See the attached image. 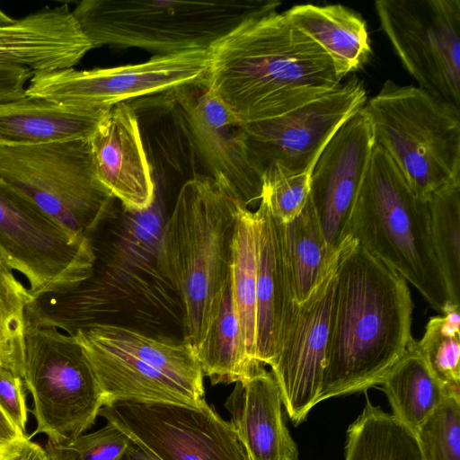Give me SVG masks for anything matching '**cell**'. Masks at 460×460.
Here are the masks:
<instances>
[{"instance_id": "obj_1", "label": "cell", "mask_w": 460, "mask_h": 460, "mask_svg": "<svg viewBox=\"0 0 460 460\" xmlns=\"http://www.w3.org/2000/svg\"><path fill=\"white\" fill-rule=\"evenodd\" d=\"M412 310L406 280L348 236L336 267L319 402L379 385L414 341Z\"/></svg>"}, {"instance_id": "obj_2", "label": "cell", "mask_w": 460, "mask_h": 460, "mask_svg": "<svg viewBox=\"0 0 460 460\" xmlns=\"http://www.w3.org/2000/svg\"><path fill=\"white\" fill-rule=\"evenodd\" d=\"M206 88L252 124L288 113L341 84L331 57L285 12L244 20L208 49Z\"/></svg>"}, {"instance_id": "obj_3", "label": "cell", "mask_w": 460, "mask_h": 460, "mask_svg": "<svg viewBox=\"0 0 460 460\" xmlns=\"http://www.w3.org/2000/svg\"><path fill=\"white\" fill-rule=\"evenodd\" d=\"M242 206L212 177L195 174L180 189L162 232V270L181 300L183 341L194 352L217 314L229 283Z\"/></svg>"}, {"instance_id": "obj_4", "label": "cell", "mask_w": 460, "mask_h": 460, "mask_svg": "<svg viewBox=\"0 0 460 460\" xmlns=\"http://www.w3.org/2000/svg\"><path fill=\"white\" fill-rule=\"evenodd\" d=\"M349 235L410 282L435 310L442 314L456 304L434 250L428 201L411 190L389 155L376 145Z\"/></svg>"}, {"instance_id": "obj_5", "label": "cell", "mask_w": 460, "mask_h": 460, "mask_svg": "<svg viewBox=\"0 0 460 460\" xmlns=\"http://www.w3.org/2000/svg\"><path fill=\"white\" fill-rule=\"evenodd\" d=\"M277 0H84L72 13L93 49L139 48L154 56L208 50L244 20L277 11Z\"/></svg>"}, {"instance_id": "obj_6", "label": "cell", "mask_w": 460, "mask_h": 460, "mask_svg": "<svg viewBox=\"0 0 460 460\" xmlns=\"http://www.w3.org/2000/svg\"><path fill=\"white\" fill-rule=\"evenodd\" d=\"M375 145L428 200L460 181V109L421 88L386 80L364 106Z\"/></svg>"}, {"instance_id": "obj_7", "label": "cell", "mask_w": 460, "mask_h": 460, "mask_svg": "<svg viewBox=\"0 0 460 460\" xmlns=\"http://www.w3.org/2000/svg\"><path fill=\"white\" fill-rule=\"evenodd\" d=\"M106 402L135 399L199 404L191 391L200 367L186 342L149 336L108 323L75 332Z\"/></svg>"}, {"instance_id": "obj_8", "label": "cell", "mask_w": 460, "mask_h": 460, "mask_svg": "<svg viewBox=\"0 0 460 460\" xmlns=\"http://www.w3.org/2000/svg\"><path fill=\"white\" fill-rule=\"evenodd\" d=\"M0 179L77 236L91 238L113 214L115 198L94 173L88 140L0 145Z\"/></svg>"}, {"instance_id": "obj_9", "label": "cell", "mask_w": 460, "mask_h": 460, "mask_svg": "<svg viewBox=\"0 0 460 460\" xmlns=\"http://www.w3.org/2000/svg\"><path fill=\"white\" fill-rule=\"evenodd\" d=\"M22 379L31 413L47 442L59 444L91 429L106 402L76 338L55 327L25 325Z\"/></svg>"}, {"instance_id": "obj_10", "label": "cell", "mask_w": 460, "mask_h": 460, "mask_svg": "<svg viewBox=\"0 0 460 460\" xmlns=\"http://www.w3.org/2000/svg\"><path fill=\"white\" fill-rule=\"evenodd\" d=\"M0 252L33 298L75 288L93 275L96 260L91 238L69 232L2 179Z\"/></svg>"}, {"instance_id": "obj_11", "label": "cell", "mask_w": 460, "mask_h": 460, "mask_svg": "<svg viewBox=\"0 0 460 460\" xmlns=\"http://www.w3.org/2000/svg\"><path fill=\"white\" fill-rule=\"evenodd\" d=\"M98 416L158 460H248L231 422L205 399L198 405L112 399Z\"/></svg>"}, {"instance_id": "obj_12", "label": "cell", "mask_w": 460, "mask_h": 460, "mask_svg": "<svg viewBox=\"0 0 460 460\" xmlns=\"http://www.w3.org/2000/svg\"><path fill=\"white\" fill-rule=\"evenodd\" d=\"M208 67V50H191L153 56L133 65L40 72L30 79L26 95L66 106L106 109L145 95L206 85Z\"/></svg>"}, {"instance_id": "obj_13", "label": "cell", "mask_w": 460, "mask_h": 460, "mask_svg": "<svg viewBox=\"0 0 460 460\" xmlns=\"http://www.w3.org/2000/svg\"><path fill=\"white\" fill-rule=\"evenodd\" d=\"M375 9L418 87L460 109V0H378Z\"/></svg>"}, {"instance_id": "obj_14", "label": "cell", "mask_w": 460, "mask_h": 460, "mask_svg": "<svg viewBox=\"0 0 460 460\" xmlns=\"http://www.w3.org/2000/svg\"><path fill=\"white\" fill-rule=\"evenodd\" d=\"M165 93L166 107L204 161L209 176L244 207L259 204L264 166L250 146L237 115L205 85Z\"/></svg>"}, {"instance_id": "obj_15", "label": "cell", "mask_w": 460, "mask_h": 460, "mask_svg": "<svg viewBox=\"0 0 460 460\" xmlns=\"http://www.w3.org/2000/svg\"><path fill=\"white\" fill-rule=\"evenodd\" d=\"M340 249L310 295L295 305L270 365L282 405L295 425L303 422L319 403Z\"/></svg>"}, {"instance_id": "obj_16", "label": "cell", "mask_w": 460, "mask_h": 460, "mask_svg": "<svg viewBox=\"0 0 460 460\" xmlns=\"http://www.w3.org/2000/svg\"><path fill=\"white\" fill-rule=\"evenodd\" d=\"M366 103L365 85L354 75L288 113L244 124V132L264 169L278 163L295 171L309 170L335 132Z\"/></svg>"}, {"instance_id": "obj_17", "label": "cell", "mask_w": 460, "mask_h": 460, "mask_svg": "<svg viewBox=\"0 0 460 460\" xmlns=\"http://www.w3.org/2000/svg\"><path fill=\"white\" fill-rule=\"evenodd\" d=\"M374 146L363 107L335 132L312 169L309 200L332 252L349 236L352 211Z\"/></svg>"}, {"instance_id": "obj_18", "label": "cell", "mask_w": 460, "mask_h": 460, "mask_svg": "<svg viewBox=\"0 0 460 460\" xmlns=\"http://www.w3.org/2000/svg\"><path fill=\"white\" fill-rule=\"evenodd\" d=\"M99 181L130 212L149 209L155 181L130 102L112 106L88 139Z\"/></svg>"}, {"instance_id": "obj_19", "label": "cell", "mask_w": 460, "mask_h": 460, "mask_svg": "<svg viewBox=\"0 0 460 460\" xmlns=\"http://www.w3.org/2000/svg\"><path fill=\"white\" fill-rule=\"evenodd\" d=\"M256 221V360L270 366L277 355L295 305L282 224L259 202Z\"/></svg>"}, {"instance_id": "obj_20", "label": "cell", "mask_w": 460, "mask_h": 460, "mask_svg": "<svg viewBox=\"0 0 460 460\" xmlns=\"http://www.w3.org/2000/svg\"><path fill=\"white\" fill-rule=\"evenodd\" d=\"M91 49L66 4L0 27V64L27 67L33 74L74 67Z\"/></svg>"}, {"instance_id": "obj_21", "label": "cell", "mask_w": 460, "mask_h": 460, "mask_svg": "<svg viewBox=\"0 0 460 460\" xmlns=\"http://www.w3.org/2000/svg\"><path fill=\"white\" fill-rule=\"evenodd\" d=\"M248 460H298V450L285 424L277 382L264 367L235 383L226 401Z\"/></svg>"}, {"instance_id": "obj_22", "label": "cell", "mask_w": 460, "mask_h": 460, "mask_svg": "<svg viewBox=\"0 0 460 460\" xmlns=\"http://www.w3.org/2000/svg\"><path fill=\"white\" fill-rule=\"evenodd\" d=\"M110 109L66 106L28 95L2 102L0 145L88 140Z\"/></svg>"}, {"instance_id": "obj_23", "label": "cell", "mask_w": 460, "mask_h": 460, "mask_svg": "<svg viewBox=\"0 0 460 460\" xmlns=\"http://www.w3.org/2000/svg\"><path fill=\"white\" fill-rule=\"evenodd\" d=\"M290 21L331 57L341 79L361 69L371 55L367 22L340 4H296L284 11Z\"/></svg>"}, {"instance_id": "obj_24", "label": "cell", "mask_w": 460, "mask_h": 460, "mask_svg": "<svg viewBox=\"0 0 460 460\" xmlns=\"http://www.w3.org/2000/svg\"><path fill=\"white\" fill-rule=\"evenodd\" d=\"M379 385L388 398L392 414L415 434L447 395H460L433 375L415 340Z\"/></svg>"}, {"instance_id": "obj_25", "label": "cell", "mask_w": 460, "mask_h": 460, "mask_svg": "<svg viewBox=\"0 0 460 460\" xmlns=\"http://www.w3.org/2000/svg\"><path fill=\"white\" fill-rule=\"evenodd\" d=\"M344 460H424L416 434L367 397L347 430Z\"/></svg>"}, {"instance_id": "obj_26", "label": "cell", "mask_w": 460, "mask_h": 460, "mask_svg": "<svg viewBox=\"0 0 460 460\" xmlns=\"http://www.w3.org/2000/svg\"><path fill=\"white\" fill-rule=\"evenodd\" d=\"M202 374L211 385L241 382L263 366L249 359L235 315L230 279L217 314L195 352Z\"/></svg>"}, {"instance_id": "obj_27", "label": "cell", "mask_w": 460, "mask_h": 460, "mask_svg": "<svg viewBox=\"0 0 460 460\" xmlns=\"http://www.w3.org/2000/svg\"><path fill=\"white\" fill-rule=\"evenodd\" d=\"M256 273L257 246L254 212L240 208L232 246L230 287L233 305L238 320L247 356L256 360ZM264 367V366H263Z\"/></svg>"}, {"instance_id": "obj_28", "label": "cell", "mask_w": 460, "mask_h": 460, "mask_svg": "<svg viewBox=\"0 0 460 460\" xmlns=\"http://www.w3.org/2000/svg\"><path fill=\"white\" fill-rule=\"evenodd\" d=\"M282 231L295 297L300 303L310 295L336 252L329 250L309 198L295 219L282 224Z\"/></svg>"}, {"instance_id": "obj_29", "label": "cell", "mask_w": 460, "mask_h": 460, "mask_svg": "<svg viewBox=\"0 0 460 460\" xmlns=\"http://www.w3.org/2000/svg\"><path fill=\"white\" fill-rule=\"evenodd\" d=\"M427 201L434 250L453 299L460 305V181Z\"/></svg>"}, {"instance_id": "obj_30", "label": "cell", "mask_w": 460, "mask_h": 460, "mask_svg": "<svg viewBox=\"0 0 460 460\" xmlns=\"http://www.w3.org/2000/svg\"><path fill=\"white\" fill-rule=\"evenodd\" d=\"M457 304L429 318L420 341L419 352L433 375L447 387L460 392V314Z\"/></svg>"}, {"instance_id": "obj_31", "label": "cell", "mask_w": 460, "mask_h": 460, "mask_svg": "<svg viewBox=\"0 0 460 460\" xmlns=\"http://www.w3.org/2000/svg\"><path fill=\"white\" fill-rule=\"evenodd\" d=\"M312 169L295 171L278 163L265 167L260 202L279 223L291 222L305 208L309 198Z\"/></svg>"}, {"instance_id": "obj_32", "label": "cell", "mask_w": 460, "mask_h": 460, "mask_svg": "<svg viewBox=\"0 0 460 460\" xmlns=\"http://www.w3.org/2000/svg\"><path fill=\"white\" fill-rule=\"evenodd\" d=\"M32 299L20 280L0 281V365L21 377L24 359V310Z\"/></svg>"}, {"instance_id": "obj_33", "label": "cell", "mask_w": 460, "mask_h": 460, "mask_svg": "<svg viewBox=\"0 0 460 460\" xmlns=\"http://www.w3.org/2000/svg\"><path fill=\"white\" fill-rule=\"evenodd\" d=\"M416 437L424 460H460V395H447Z\"/></svg>"}, {"instance_id": "obj_34", "label": "cell", "mask_w": 460, "mask_h": 460, "mask_svg": "<svg viewBox=\"0 0 460 460\" xmlns=\"http://www.w3.org/2000/svg\"><path fill=\"white\" fill-rule=\"evenodd\" d=\"M132 440L111 423L59 444L46 442L49 460H122Z\"/></svg>"}, {"instance_id": "obj_35", "label": "cell", "mask_w": 460, "mask_h": 460, "mask_svg": "<svg viewBox=\"0 0 460 460\" xmlns=\"http://www.w3.org/2000/svg\"><path fill=\"white\" fill-rule=\"evenodd\" d=\"M25 388L22 377L0 365V409L24 434L28 421Z\"/></svg>"}, {"instance_id": "obj_36", "label": "cell", "mask_w": 460, "mask_h": 460, "mask_svg": "<svg viewBox=\"0 0 460 460\" xmlns=\"http://www.w3.org/2000/svg\"><path fill=\"white\" fill-rule=\"evenodd\" d=\"M32 75L27 67L0 64V102L24 97Z\"/></svg>"}, {"instance_id": "obj_37", "label": "cell", "mask_w": 460, "mask_h": 460, "mask_svg": "<svg viewBox=\"0 0 460 460\" xmlns=\"http://www.w3.org/2000/svg\"><path fill=\"white\" fill-rule=\"evenodd\" d=\"M0 460H49L40 444L24 436L0 446Z\"/></svg>"}, {"instance_id": "obj_38", "label": "cell", "mask_w": 460, "mask_h": 460, "mask_svg": "<svg viewBox=\"0 0 460 460\" xmlns=\"http://www.w3.org/2000/svg\"><path fill=\"white\" fill-rule=\"evenodd\" d=\"M26 436L21 432L0 409V446Z\"/></svg>"}, {"instance_id": "obj_39", "label": "cell", "mask_w": 460, "mask_h": 460, "mask_svg": "<svg viewBox=\"0 0 460 460\" xmlns=\"http://www.w3.org/2000/svg\"><path fill=\"white\" fill-rule=\"evenodd\" d=\"M122 460H158L144 449L137 446L133 441L129 445Z\"/></svg>"}, {"instance_id": "obj_40", "label": "cell", "mask_w": 460, "mask_h": 460, "mask_svg": "<svg viewBox=\"0 0 460 460\" xmlns=\"http://www.w3.org/2000/svg\"><path fill=\"white\" fill-rule=\"evenodd\" d=\"M0 274L10 275L13 274V270L10 268L4 254L0 252Z\"/></svg>"}, {"instance_id": "obj_41", "label": "cell", "mask_w": 460, "mask_h": 460, "mask_svg": "<svg viewBox=\"0 0 460 460\" xmlns=\"http://www.w3.org/2000/svg\"><path fill=\"white\" fill-rule=\"evenodd\" d=\"M14 21H15V19H13L11 16H9L8 14H6L4 12H3V11L0 9V27H2V26H7V25H10V24H12Z\"/></svg>"}]
</instances>
